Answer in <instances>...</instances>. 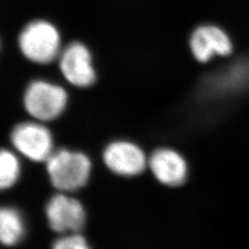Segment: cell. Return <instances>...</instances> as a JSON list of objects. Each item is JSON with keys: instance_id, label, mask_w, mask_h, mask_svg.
<instances>
[{"instance_id": "obj_1", "label": "cell", "mask_w": 249, "mask_h": 249, "mask_svg": "<svg viewBox=\"0 0 249 249\" xmlns=\"http://www.w3.org/2000/svg\"><path fill=\"white\" fill-rule=\"evenodd\" d=\"M44 165L53 190L71 194H77L89 185L94 168L87 152L72 148H56Z\"/></svg>"}, {"instance_id": "obj_2", "label": "cell", "mask_w": 249, "mask_h": 249, "mask_svg": "<svg viewBox=\"0 0 249 249\" xmlns=\"http://www.w3.org/2000/svg\"><path fill=\"white\" fill-rule=\"evenodd\" d=\"M17 44L27 61L38 66L56 62L65 45L58 27L45 18L27 22L18 33Z\"/></svg>"}, {"instance_id": "obj_3", "label": "cell", "mask_w": 249, "mask_h": 249, "mask_svg": "<svg viewBox=\"0 0 249 249\" xmlns=\"http://www.w3.org/2000/svg\"><path fill=\"white\" fill-rule=\"evenodd\" d=\"M70 103L67 89L47 79H36L27 84L22 95V107L31 119L50 124L66 113Z\"/></svg>"}, {"instance_id": "obj_4", "label": "cell", "mask_w": 249, "mask_h": 249, "mask_svg": "<svg viewBox=\"0 0 249 249\" xmlns=\"http://www.w3.org/2000/svg\"><path fill=\"white\" fill-rule=\"evenodd\" d=\"M49 124L29 118L15 124L9 132L10 147L23 160L45 164L55 151V140Z\"/></svg>"}, {"instance_id": "obj_5", "label": "cell", "mask_w": 249, "mask_h": 249, "mask_svg": "<svg viewBox=\"0 0 249 249\" xmlns=\"http://www.w3.org/2000/svg\"><path fill=\"white\" fill-rule=\"evenodd\" d=\"M45 218L49 229L56 235L83 231L88 212L76 194L54 191L45 205Z\"/></svg>"}, {"instance_id": "obj_6", "label": "cell", "mask_w": 249, "mask_h": 249, "mask_svg": "<svg viewBox=\"0 0 249 249\" xmlns=\"http://www.w3.org/2000/svg\"><path fill=\"white\" fill-rule=\"evenodd\" d=\"M56 63L64 80L74 88L88 89L97 81L93 54L81 41L64 45Z\"/></svg>"}, {"instance_id": "obj_7", "label": "cell", "mask_w": 249, "mask_h": 249, "mask_svg": "<svg viewBox=\"0 0 249 249\" xmlns=\"http://www.w3.org/2000/svg\"><path fill=\"white\" fill-rule=\"evenodd\" d=\"M102 161L111 174L119 178H133L145 172L149 158L137 143L127 140H115L105 146Z\"/></svg>"}, {"instance_id": "obj_8", "label": "cell", "mask_w": 249, "mask_h": 249, "mask_svg": "<svg viewBox=\"0 0 249 249\" xmlns=\"http://www.w3.org/2000/svg\"><path fill=\"white\" fill-rule=\"evenodd\" d=\"M188 45L192 55L199 63L228 56L233 51L230 36L222 27L210 23L196 27L190 35Z\"/></svg>"}, {"instance_id": "obj_9", "label": "cell", "mask_w": 249, "mask_h": 249, "mask_svg": "<svg viewBox=\"0 0 249 249\" xmlns=\"http://www.w3.org/2000/svg\"><path fill=\"white\" fill-rule=\"evenodd\" d=\"M148 167L160 183L177 187L187 181L188 165L184 156L171 148H159L149 157Z\"/></svg>"}, {"instance_id": "obj_10", "label": "cell", "mask_w": 249, "mask_h": 249, "mask_svg": "<svg viewBox=\"0 0 249 249\" xmlns=\"http://www.w3.org/2000/svg\"><path fill=\"white\" fill-rule=\"evenodd\" d=\"M27 234L26 219L14 205L0 204V246L12 249L21 244Z\"/></svg>"}, {"instance_id": "obj_11", "label": "cell", "mask_w": 249, "mask_h": 249, "mask_svg": "<svg viewBox=\"0 0 249 249\" xmlns=\"http://www.w3.org/2000/svg\"><path fill=\"white\" fill-rule=\"evenodd\" d=\"M22 160L11 147H0V193L17 187L22 177Z\"/></svg>"}, {"instance_id": "obj_12", "label": "cell", "mask_w": 249, "mask_h": 249, "mask_svg": "<svg viewBox=\"0 0 249 249\" xmlns=\"http://www.w3.org/2000/svg\"><path fill=\"white\" fill-rule=\"evenodd\" d=\"M50 249H93L83 231H75L56 235Z\"/></svg>"}, {"instance_id": "obj_13", "label": "cell", "mask_w": 249, "mask_h": 249, "mask_svg": "<svg viewBox=\"0 0 249 249\" xmlns=\"http://www.w3.org/2000/svg\"><path fill=\"white\" fill-rule=\"evenodd\" d=\"M1 48H2V41H1V38H0V51H1Z\"/></svg>"}]
</instances>
